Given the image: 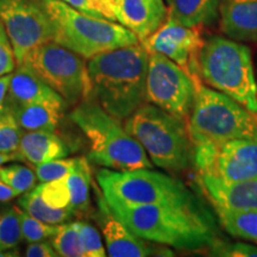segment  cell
<instances>
[{"mask_svg":"<svg viewBox=\"0 0 257 257\" xmlns=\"http://www.w3.org/2000/svg\"><path fill=\"white\" fill-rule=\"evenodd\" d=\"M141 238L180 250L208 249L218 240L216 219L204 202L179 205L108 204Z\"/></svg>","mask_w":257,"mask_h":257,"instance_id":"cell-1","label":"cell"},{"mask_svg":"<svg viewBox=\"0 0 257 257\" xmlns=\"http://www.w3.org/2000/svg\"><path fill=\"white\" fill-rule=\"evenodd\" d=\"M148 64L149 51L141 42L87 60L88 99L125 120L147 102Z\"/></svg>","mask_w":257,"mask_h":257,"instance_id":"cell-2","label":"cell"},{"mask_svg":"<svg viewBox=\"0 0 257 257\" xmlns=\"http://www.w3.org/2000/svg\"><path fill=\"white\" fill-rule=\"evenodd\" d=\"M70 119L88 141L91 165L113 170L153 168L144 148L128 134L120 119L106 112L92 99L74 106Z\"/></svg>","mask_w":257,"mask_h":257,"instance_id":"cell-3","label":"cell"},{"mask_svg":"<svg viewBox=\"0 0 257 257\" xmlns=\"http://www.w3.org/2000/svg\"><path fill=\"white\" fill-rule=\"evenodd\" d=\"M49 18L53 41L85 60L140 43L136 35L117 22L82 14L62 0H37Z\"/></svg>","mask_w":257,"mask_h":257,"instance_id":"cell-4","label":"cell"},{"mask_svg":"<svg viewBox=\"0 0 257 257\" xmlns=\"http://www.w3.org/2000/svg\"><path fill=\"white\" fill-rule=\"evenodd\" d=\"M124 126L154 166L174 173L193 166V143L186 119L146 102L125 119Z\"/></svg>","mask_w":257,"mask_h":257,"instance_id":"cell-5","label":"cell"},{"mask_svg":"<svg viewBox=\"0 0 257 257\" xmlns=\"http://www.w3.org/2000/svg\"><path fill=\"white\" fill-rule=\"evenodd\" d=\"M199 70L202 82L257 115V81L248 46L229 37L208 38L199 55Z\"/></svg>","mask_w":257,"mask_h":257,"instance_id":"cell-6","label":"cell"},{"mask_svg":"<svg viewBox=\"0 0 257 257\" xmlns=\"http://www.w3.org/2000/svg\"><path fill=\"white\" fill-rule=\"evenodd\" d=\"M193 149L231 140H257V115L229 95L201 83L187 119Z\"/></svg>","mask_w":257,"mask_h":257,"instance_id":"cell-7","label":"cell"},{"mask_svg":"<svg viewBox=\"0 0 257 257\" xmlns=\"http://www.w3.org/2000/svg\"><path fill=\"white\" fill-rule=\"evenodd\" d=\"M96 182L108 204L179 205L202 200L181 180L152 168L113 170L101 168Z\"/></svg>","mask_w":257,"mask_h":257,"instance_id":"cell-8","label":"cell"},{"mask_svg":"<svg viewBox=\"0 0 257 257\" xmlns=\"http://www.w3.org/2000/svg\"><path fill=\"white\" fill-rule=\"evenodd\" d=\"M87 60L54 41L34 49L23 63L62 96L67 105L76 106L89 98L91 86Z\"/></svg>","mask_w":257,"mask_h":257,"instance_id":"cell-9","label":"cell"},{"mask_svg":"<svg viewBox=\"0 0 257 257\" xmlns=\"http://www.w3.org/2000/svg\"><path fill=\"white\" fill-rule=\"evenodd\" d=\"M195 94L197 85L184 69L162 54L149 53L147 102L187 120Z\"/></svg>","mask_w":257,"mask_h":257,"instance_id":"cell-10","label":"cell"},{"mask_svg":"<svg viewBox=\"0 0 257 257\" xmlns=\"http://www.w3.org/2000/svg\"><path fill=\"white\" fill-rule=\"evenodd\" d=\"M198 174L226 182L257 179V140H231L218 146L193 149Z\"/></svg>","mask_w":257,"mask_h":257,"instance_id":"cell-11","label":"cell"},{"mask_svg":"<svg viewBox=\"0 0 257 257\" xmlns=\"http://www.w3.org/2000/svg\"><path fill=\"white\" fill-rule=\"evenodd\" d=\"M0 21L14 47L17 66L32 50L53 41L50 21L37 0H0Z\"/></svg>","mask_w":257,"mask_h":257,"instance_id":"cell-12","label":"cell"},{"mask_svg":"<svg viewBox=\"0 0 257 257\" xmlns=\"http://www.w3.org/2000/svg\"><path fill=\"white\" fill-rule=\"evenodd\" d=\"M149 53L162 54L182 68L197 85H201L199 55L204 46L199 28L185 27L168 17L152 36L141 42Z\"/></svg>","mask_w":257,"mask_h":257,"instance_id":"cell-13","label":"cell"},{"mask_svg":"<svg viewBox=\"0 0 257 257\" xmlns=\"http://www.w3.org/2000/svg\"><path fill=\"white\" fill-rule=\"evenodd\" d=\"M94 193L96 198L94 219L100 229L108 256L147 257L173 255V252L168 248H165V245L154 246L150 244L152 242L134 233L126 224L115 216L98 185L94 187Z\"/></svg>","mask_w":257,"mask_h":257,"instance_id":"cell-14","label":"cell"},{"mask_svg":"<svg viewBox=\"0 0 257 257\" xmlns=\"http://www.w3.org/2000/svg\"><path fill=\"white\" fill-rule=\"evenodd\" d=\"M115 22L143 42L168 18L165 0H114Z\"/></svg>","mask_w":257,"mask_h":257,"instance_id":"cell-15","label":"cell"},{"mask_svg":"<svg viewBox=\"0 0 257 257\" xmlns=\"http://www.w3.org/2000/svg\"><path fill=\"white\" fill-rule=\"evenodd\" d=\"M198 178L216 210L257 211V179L226 182L205 174Z\"/></svg>","mask_w":257,"mask_h":257,"instance_id":"cell-16","label":"cell"},{"mask_svg":"<svg viewBox=\"0 0 257 257\" xmlns=\"http://www.w3.org/2000/svg\"><path fill=\"white\" fill-rule=\"evenodd\" d=\"M220 29L237 42H257V0H220Z\"/></svg>","mask_w":257,"mask_h":257,"instance_id":"cell-17","label":"cell"},{"mask_svg":"<svg viewBox=\"0 0 257 257\" xmlns=\"http://www.w3.org/2000/svg\"><path fill=\"white\" fill-rule=\"evenodd\" d=\"M6 101L15 104L49 102L67 106L62 96L38 78L25 64H18L17 68L11 73Z\"/></svg>","mask_w":257,"mask_h":257,"instance_id":"cell-18","label":"cell"},{"mask_svg":"<svg viewBox=\"0 0 257 257\" xmlns=\"http://www.w3.org/2000/svg\"><path fill=\"white\" fill-rule=\"evenodd\" d=\"M18 153L24 161L38 166L48 161L67 157L69 149L55 131L37 130L22 134Z\"/></svg>","mask_w":257,"mask_h":257,"instance_id":"cell-19","label":"cell"},{"mask_svg":"<svg viewBox=\"0 0 257 257\" xmlns=\"http://www.w3.org/2000/svg\"><path fill=\"white\" fill-rule=\"evenodd\" d=\"M19 126L25 131L53 130L55 131L63 118L66 105L36 102V104H15L6 101Z\"/></svg>","mask_w":257,"mask_h":257,"instance_id":"cell-20","label":"cell"},{"mask_svg":"<svg viewBox=\"0 0 257 257\" xmlns=\"http://www.w3.org/2000/svg\"><path fill=\"white\" fill-rule=\"evenodd\" d=\"M168 17L191 28L211 25L219 15L220 0H165Z\"/></svg>","mask_w":257,"mask_h":257,"instance_id":"cell-21","label":"cell"},{"mask_svg":"<svg viewBox=\"0 0 257 257\" xmlns=\"http://www.w3.org/2000/svg\"><path fill=\"white\" fill-rule=\"evenodd\" d=\"M64 181L69 191L70 210L74 216L87 214L88 212H91V189L93 181L89 161L85 157H80L78 168L64 176Z\"/></svg>","mask_w":257,"mask_h":257,"instance_id":"cell-22","label":"cell"},{"mask_svg":"<svg viewBox=\"0 0 257 257\" xmlns=\"http://www.w3.org/2000/svg\"><path fill=\"white\" fill-rule=\"evenodd\" d=\"M18 205L22 210L28 212L32 217L37 218L47 224L60 225L68 221L74 217L73 212L67 208H55L48 205L41 197L36 188L24 193L18 199Z\"/></svg>","mask_w":257,"mask_h":257,"instance_id":"cell-23","label":"cell"},{"mask_svg":"<svg viewBox=\"0 0 257 257\" xmlns=\"http://www.w3.org/2000/svg\"><path fill=\"white\" fill-rule=\"evenodd\" d=\"M216 211L226 232L257 245V211Z\"/></svg>","mask_w":257,"mask_h":257,"instance_id":"cell-24","label":"cell"},{"mask_svg":"<svg viewBox=\"0 0 257 257\" xmlns=\"http://www.w3.org/2000/svg\"><path fill=\"white\" fill-rule=\"evenodd\" d=\"M51 245L61 257H85L81 238H80L79 221L60 224L59 230L50 238Z\"/></svg>","mask_w":257,"mask_h":257,"instance_id":"cell-25","label":"cell"},{"mask_svg":"<svg viewBox=\"0 0 257 257\" xmlns=\"http://www.w3.org/2000/svg\"><path fill=\"white\" fill-rule=\"evenodd\" d=\"M0 181L22 195L36 187L38 179L35 170L27 166L6 163L0 166Z\"/></svg>","mask_w":257,"mask_h":257,"instance_id":"cell-26","label":"cell"},{"mask_svg":"<svg viewBox=\"0 0 257 257\" xmlns=\"http://www.w3.org/2000/svg\"><path fill=\"white\" fill-rule=\"evenodd\" d=\"M23 239L18 206H9L0 213V245L5 249H16Z\"/></svg>","mask_w":257,"mask_h":257,"instance_id":"cell-27","label":"cell"},{"mask_svg":"<svg viewBox=\"0 0 257 257\" xmlns=\"http://www.w3.org/2000/svg\"><path fill=\"white\" fill-rule=\"evenodd\" d=\"M23 128L8 106L0 111V153L10 154L18 152Z\"/></svg>","mask_w":257,"mask_h":257,"instance_id":"cell-28","label":"cell"},{"mask_svg":"<svg viewBox=\"0 0 257 257\" xmlns=\"http://www.w3.org/2000/svg\"><path fill=\"white\" fill-rule=\"evenodd\" d=\"M18 214L21 219L23 239L28 243L40 242V240L50 239L59 230L60 225H51L32 217L28 212L18 206Z\"/></svg>","mask_w":257,"mask_h":257,"instance_id":"cell-29","label":"cell"},{"mask_svg":"<svg viewBox=\"0 0 257 257\" xmlns=\"http://www.w3.org/2000/svg\"><path fill=\"white\" fill-rule=\"evenodd\" d=\"M79 162L80 157H76V159H74V157H61V159L48 161L42 165L34 166V170L40 182L53 181V180L62 179L70 174L73 170L78 168Z\"/></svg>","mask_w":257,"mask_h":257,"instance_id":"cell-30","label":"cell"},{"mask_svg":"<svg viewBox=\"0 0 257 257\" xmlns=\"http://www.w3.org/2000/svg\"><path fill=\"white\" fill-rule=\"evenodd\" d=\"M35 188L40 193L42 199L51 207L70 210V195L64 178L41 182V185L36 186Z\"/></svg>","mask_w":257,"mask_h":257,"instance_id":"cell-31","label":"cell"},{"mask_svg":"<svg viewBox=\"0 0 257 257\" xmlns=\"http://www.w3.org/2000/svg\"><path fill=\"white\" fill-rule=\"evenodd\" d=\"M82 14L115 22L114 0H62Z\"/></svg>","mask_w":257,"mask_h":257,"instance_id":"cell-32","label":"cell"},{"mask_svg":"<svg viewBox=\"0 0 257 257\" xmlns=\"http://www.w3.org/2000/svg\"><path fill=\"white\" fill-rule=\"evenodd\" d=\"M80 238L85 257H104L107 255L100 232L87 221H79Z\"/></svg>","mask_w":257,"mask_h":257,"instance_id":"cell-33","label":"cell"},{"mask_svg":"<svg viewBox=\"0 0 257 257\" xmlns=\"http://www.w3.org/2000/svg\"><path fill=\"white\" fill-rule=\"evenodd\" d=\"M208 255L216 257H257V246L245 242H223L218 239L208 248Z\"/></svg>","mask_w":257,"mask_h":257,"instance_id":"cell-34","label":"cell"},{"mask_svg":"<svg viewBox=\"0 0 257 257\" xmlns=\"http://www.w3.org/2000/svg\"><path fill=\"white\" fill-rule=\"evenodd\" d=\"M17 68L15 50L8 32L0 21V76L11 74Z\"/></svg>","mask_w":257,"mask_h":257,"instance_id":"cell-35","label":"cell"},{"mask_svg":"<svg viewBox=\"0 0 257 257\" xmlns=\"http://www.w3.org/2000/svg\"><path fill=\"white\" fill-rule=\"evenodd\" d=\"M25 256L28 257H57L56 250L50 242L40 240V242L29 243L25 249Z\"/></svg>","mask_w":257,"mask_h":257,"instance_id":"cell-36","label":"cell"},{"mask_svg":"<svg viewBox=\"0 0 257 257\" xmlns=\"http://www.w3.org/2000/svg\"><path fill=\"white\" fill-rule=\"evenodd\" d=\"M10 79H11V74L0 76V111L5 107L6 99H8Z\"/></svg>","mask_w":257,"mask_h":257,"instance_id":"cell-37","label":"cell"},{"mask_svg":"<svg viewBox=\"0 0 257 257\" xmlns=\"http://www.w3.org/2000/svg\"><path fill=\"white\" fill-rule=\"evenodd\" d=\"M19 195L21 194L18 192H16L15 189H12L8 185H5L4 182L0 181V202L11 201L12 199L18 198Z\"/></svg>","mask_w":257,"mask_h":257,"instance_id":"cell-38","label":"cell"},{"mask_svg":"<svg viewBox=\"0 0 257 257\" xmlns=\"http://www.w3.org/2000/svg\"><path fill=\"white\" fill-rule=\"evenodd\" d=\"M12 161H24V160L18 152L10 153V154L0 153V166L6 165V163L12 162Z\"/></svg>","mask_w":257,"mask_h":257,"instance_id":"cell-39","label":"cell"},{"mask_svg":"<svg viewBox=\"0 0 257 257\" xmlns=\"http://www.w3.org/2000/svg\"><path fill=\"white\" fill-rule=\"evenodd\" d=\"M19 256V252L17 251V249H5L4 246L0 245V257H16Z\"/></svg>","mask_w":257,"mask_h":257,"instance_id":"cell-40","label":"cell"}]
</instances>
